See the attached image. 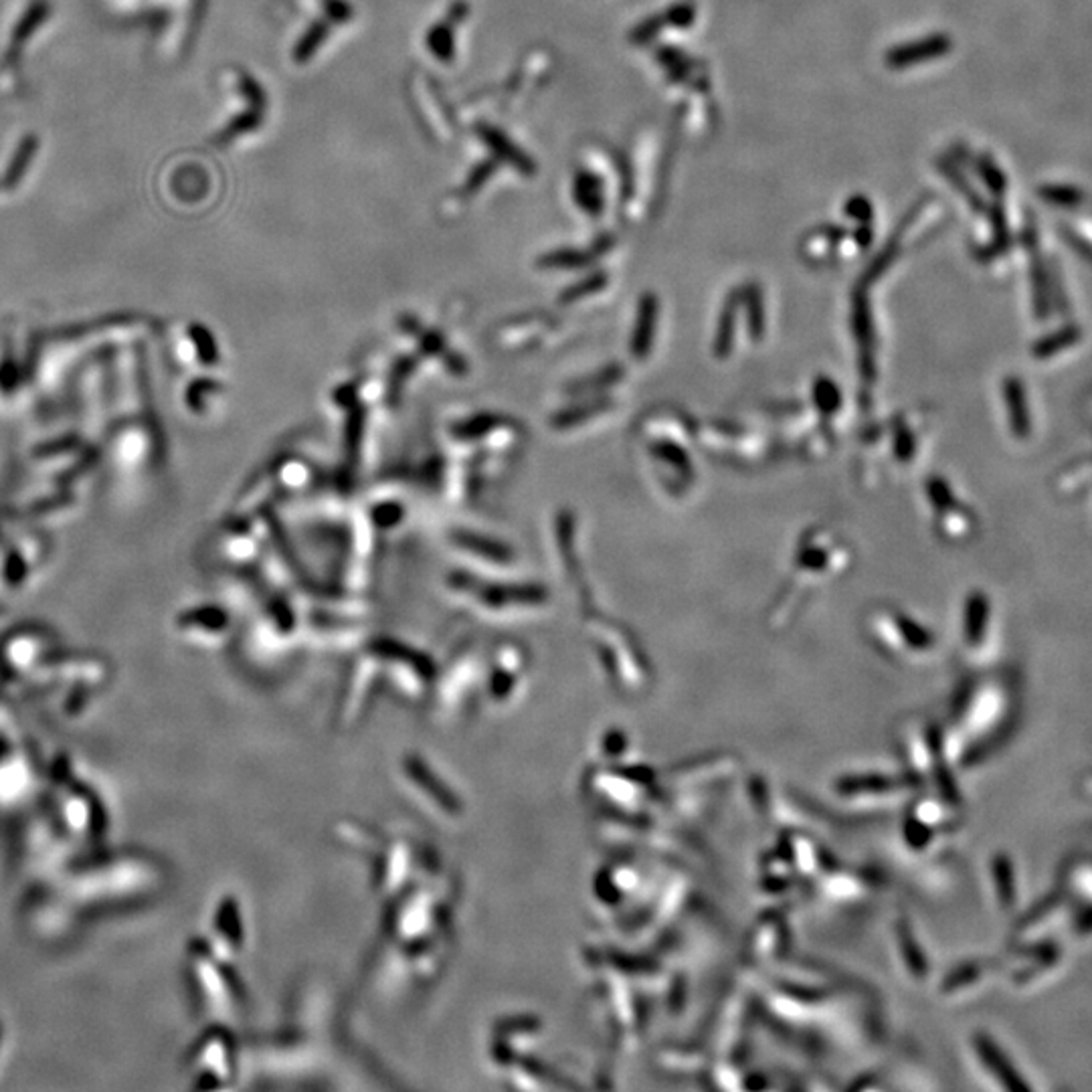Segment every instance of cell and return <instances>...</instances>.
<instances>
[{
  "mask_svg": "<svg viewBox=\"0 0 1092 1092\" xmlns=\"http://www.w3.org/2000/svg\"><path fill=\"white\" fill-rule=\"evenodd\" d=\"M454 937V886L442 864L387 903V949L407 981H431L445 963Z\"/></svg>",
  "mask_w": 1092,
  "mask_h": 1092,
  "instance_id": "1",
  "label": "cell"
},
{
  "mask_svg": "<svg viewBox=\"0 0 1092 1092\" xmlns=\"http://www.w3.org/2000/svg\"><path fill=\"white\" fill-rule=\"evenodd\" d=\"M188 975L198 1010L215 1023H231L245 1012V988L233 963L217 957L205 941H195L188 951Z\"/></svg>",
  "mask_w": 1092,
  "mask_h": 1092,
  "instance_id": "2",
  "label": "cell"
},
{
  "mask_svg": "<svg viewBox=\"0 0 1092 1092\" xmlns=\"http://www.w3.org/2000/svg\"><path fill=\"white\" fill-rule=\"evenodd\" d=\"M364 856L370 858V883L380 900L399 896L425 872L439 866V858L409 836H377Z\"/></svg>",
  "mask_w": 1092,
  "mask_h": 1092,
  "instance_id": "3",
  "label": "cell"
},
{
  "mask_svg": "<svg viewBox=\"0 0 1092 1092\" xmlns=\"http://www.w3.org/2000/svg\"><path fill=\"white\" fill-rule=\"evenodd\" d=\"M397 783L405 798L423 816L444 826H455L466 816L462 795L423 755L405 753L397 765Z\"/></svg>",
  "mask_w": 1092,
  "mask_h": 1092,
  "instance_id": "4",
  "label": "cell"
},
{
  "mask_svg": "<svg viewBox=\"0 0 1092 1092\" xmlns=\"http://www.w3.org/2000/svg\"><path fill=\"white\" fill-rule=\"evenodd\" d=\"M375 654L389 686L409 702H421L434 692L437 672L425 654L395 641H379L369 648Z\"/></svg>",
  "mask_w": 1092,
  "mask_h": 1092,
  "instance_id": "5",
  "label": "cell"
},
{
  "mask_svg": "<svg viewBox=\"0 0 1092 1092\" xmlns=\"http://www.w3.org/2000/svg\"><path fill=\"white\" fill-rule=\"evenodd\" d=\"M193 1087L197 1088H227L233 1085L239 1072L237 1046L229 1026L215 1023L203 1040L193 1048L190 1056Z\"/></svg>",
  "mask_w": 1092,
  "mask_h": 1092,
  "instance_id": "6",
  "label": "cell"
},
{
  "mask_svg": "<svg viewBox=\"0 0 1092 1092\" xmlns=\"http://www.w3.org/2000/svg\"><path fill=\"white\" fill-rule=\"evenodd\" d=\"M480 686V664L474 651L462 654L445 669L434 686V716L439 723H455L462 716Z\"/></svg>",
  "mask_w": 1092,
  "mask_h": 1092,
  "instance_id": "7",
  "label": "cell"
},
{
  "mask_svg": "<svg viewBox=\"0 0 1092 1092\" xmlns=\"http://www.w3.org/2000/svg\"><path fill=\"white\" fill-rule=\"evenodd\" d=\"M526 656L519 646H504L494 654L484 676V694L487 702L504 708L516 701L524 688Z\"/></svg>",
  "mask_w": 1092,
  "mask_h": 1092,
  "instance_id": "8",
  "label": "cell"
},
{
  "mask_svg": "<svg viewBox=\"0 0 1092 1092\" xmlns=\"http://www.w3.org/2000/svg\"><path fill=\"white\" fill-rule=\"evenodd\" d=\"M210 938L205 941L210 951L221 957L227 963H235L245 951V915L241 903L233 894H225L213 910V925H210Z\"/></svg>",
  "mask_w": 1092,
  "mask_h": 1092,
  "instance_id": "9",
  "label": "cell"
},
{
  "mask_svg": "<svg viewBox=\"0 0 1092 1092\" xmlns=\"http://www.w3.org/2000/svg\"><path fill=\"white\" fill-rule=\"evenodd\" d=\"M951 51V39L947 35H931L926 39H918L915 43L898 45L894 49L886 53V65L893 70H905L918 63H926L938 59Z\"/></svg>",
  "mask_w": 1092,
  "mask_h": 1092,
  "instance_id": "10",
  "label": "cell"
},
{
  "mask_svg": "<svg viewBox=\"0 0 1092 1092\" xmlns=\"http://www.w3.org/2000/svg\"><path fill=\"white\" fill-rule=\"evenodd\" d=\"M694 18H696V8L692 5H676L669 8V11L651 16L649 21L641 25L634 33V39H636V43H646L649 39H654L659 31H664V28H668V27H674V28L690 27L694 23Z\"/></svg>",
  "mask_w": 1092,
  "mask_h": 1092,
  "instance_id": "11",
  "label": "cell"
},
{
  "mask_svg": "<svg viewBox=\"0 0 1092 1092\" xmlns=\"http://www.w3.org/2000/svg\"><path fill=\"white\" fill-rule=\"evenodd\" d=\"M656 314H658V304L654 295H648L641 302V312H639V322H637V334H636V350L637 352H646V344L649 347V340L654 337V324H656Z\"/></svg>",
  "mask_w": 1092,
  "mask_h": 1092,
  "instance_id": "12",
  "label": "cell"
},
{
  "mask_svg": "<svg viewBox=\"0 0 1092 1092\" xmlns=\"http://www.w3.org/2000/svg\"><path fill=\"white\" fill-rule=\"evenodd\" d=\"M846 213L856 221H870L872 205L866 197H851L846 205Z\"/></svg>",
  "mask_w": 1092,
  "mask_h": 1092,
  "instance_id": "13",
  "label": "cell"
}]
</instances>
